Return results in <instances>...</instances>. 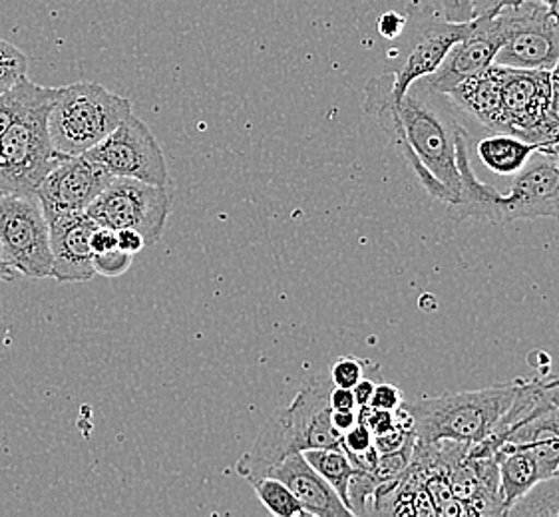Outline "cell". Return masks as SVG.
Masks as SVG:
<instances>
[{
	"label": "cell",
	"instance_id": "cell-1",
	"mask_svg": "<svg viewBox=\"0 0 559 517\" xmlns=\"http://www.w3.org/2000/svg\"><path fill=\"white\" fill-rule=\"evenodd\" d=\"M331 388L329 372L309 376L292 405L269 418L251 450L237 461L236 472L247 482H253L293 454L319 448L343 450V434L331 422Z\"/></svg>",
	"mask_w": 559,
	"mask_h": 517
},
{
	"label": "cell",
	"instance_id": "cell-2",
	"mask_svg": "<svg viewBox=\"0 0 559 517\" xmlns=\"http://www.w3.org/2000/svg\"><path fill=\"white\" fill-rule=\"evenodd\" d=\"M520 378L484 390H462L404 402L418 442L454 440L476 444L488 438L514 402Z\"/></svg>",
	"mask_w": 559,
	"mask_h": 517
},
{
	"label": "cell",
	"instance_id": "cell-3",
	"mask_svg": "<svg viewBox=\"0 0 559 517\" xmlns=\"http://www.w3.org/2000/svg\"><path fill=\"white\" fill-rule=\"evenodd\" d=\"M396 110L414 156L454 195L456 203L460 193L456 135L462 130L456 120L459 108L444 94L428 91L423 82H414L401 101H396Z\"/></svg>",
	"mask_w": 559,
	"mask_h": 517
},
{
	"label": "cell",
	"instance_id": "cell-4",
	"mask_svg": "<svg viewBox=\"0 0 559 517\" xmlns=\"http://www.w3.org/2000/svg\"><path fill=\"white\" fill-rule=\"evenodd\" d=\"M132 113V101L96 82L58 88L48 113V134L62 156H84Z\"/></svg>",
	"mask_w": 559,
	"mask_h": 517
},
{
	"label": "cell",
	"instance_id": "cell-5",
	"mask_svg": "<svg viewBox=\"0 0 559 517\" xmlns=\"http://www.w3.org/2000/svg\"><path fill=\"white\" fill-rule=\"evenodd\" d=\"M0 251L16 275L52 277L50 226L34 193H0Z\"/></svg>",
	"mask_w": 559,
	"mask_h": 517
},
{
	"label": "cell",
	"instance_id": "cell-6",
	"mask_svg": "<svg viewBox=\"0 0 559 517\" xmlns=\"http://www.w3.org/2000/svg\"><path fill=\"white\" fill-rule=\"evenodd\" d=\"M57 98L40 101L19 116L0 135V159L11 192L34 193L46 173L67 156L58 154L48 134V113Z\"/></svg>",
	"mask_w": 559,
	"mask_h": 517
},
{
	"label": "cell",
	"instance_id": "cell-7",
	"mask_svg": "<svg viewBox=\"0 0 559 517\" xmlns=\"http://www.w3.org/2000/svg\"><path fill=\"white\" fill-rule=\"evenodd\" d=\"M171 195L168 185H154L130 178H114L90 203L86 214L98 226L140 231L146 243H157L168 224Z\"/></svg>",
	"mask_w": 559,
	"mask_h": 517
},
{
	"label": "cell",
	"instance_id": "cell-8",
	"mask_svg": "<svg viewBox=\"0 0 559 517\" xmlns=\"http://www.w3.org/2000/svg\"><path fill=\"white\" fill-rule=\"evenodd\" d=\"M498 14L502 46L493 64L524 70H548L559 62V24L537 0L506 7Z\"/></svg>",
	"mask_w": 559,
	"mask_h": 517
},
{
	"label": "cell",
	"instance_id": "cell-9",
	"mask_svg": "<svg viewBox=\"0 0 559 517\" xmlns=\"http://www.w3.org/2000/svg\"><path fill=\"white\" fill-rule=\"evenodd\" d=\"M84 156L108 169L114 178L168 185L166 156L152 130L134 113H130L112 134L106 135L98 146L88 149Z\"/></svg>",
	"mask_w": 559,
	"mask_h": 517
},
{
	"label": "cell",
	"instance_id": "cell-10",
	"mask_svg": "<svg viewBox=\"0 0 559 517\" xmlns=\"http://www.w3.org/2000/svg\"><path fill=\"white\" fill-rule=\"evenodd\" d=\"M542 217L559 219V161L537 147L515 173L510 193L498 200L493 226Z\"/></svg>",
	"mask_w": 559,
	"mask_h": 517
},
{
	"label": "cell",
	"instance_id": "cell-11",
	"mask_svg": "<svg viewBox=\"0 0 559 517\" xmlns=\"http://www.w3.org/2000/svg\"><path fill=\"white\" fill-rule=\"evenodd\" d=\"M112 173L86 156H67L60 159L40 181L36 197L48 224L70 214H86L90 203L100 195Z\"/></svg>",
	"mask_w": 559,
	"mask_h": 517
},
{
	"label": "cell",
	"instance_id": "cell-12",
	"mask_svg": "<svg viewBox=\"0 0 559 517\" xmlns=\"http://www.w3.org/2000/svg\"><path fill=\"white\" fill-rule=\"evenodd\" d=\"M500 124L498 132L520 135L532 142L551 92V72L500 67Z\"/></svg>",
	"mask_w": 559,
	"mask_h": 517
},
{
	"label": "cell",
	"instance_id": "cell-13",
	"mask_svg": "<svg viewBox=\"0 0 559 517\" xmlns=\"http://www.w3.org/2000/svg\"><path fill=\"white\" fill-rule=\"evenodd\" d=\"M502 46V33L498 14H480L474 19L472 33L452 46L444 62L435 74L418 80L428 91L450 94L462 82L474 79L492 67L496 55Z\"/></svg>",
	"mask_w": 559,
	"mask_h": 517
},
{
	"label": "cell",
	"instance_id": "cell-14",
	"mask_svg": "<svg viewBox=\"0 0 559 517\" xmlns=\"http://www.w3.org/2000/svg\"><path fill=\"white\" fill-rule=\"evenodd\" d=\"M50 226L52 277L58 282H88L94 279L92 233L98 224L88 214L62 215Z\"/></svg>",
	"mask_w": 559,
	"mask_h": 517
},
{
	"label": "cell",
	"instance_id": "cell-15",
	"mask_svg": "<svg viewBox=\"0 0 559 517\" xmlns=\"http://www.w3.org/2000/svg\"><path fill=\"white\" fill-rule=\"evenodd\" d=\"M474 28V19L468 23H430L414 43L411 55L406 57L403 67L392 72V98L401 101L404 94L413 86L414 82L435 74L440 64L444 62L452 46L464 40Z\"/></svg>",
	"mask_w": 559,
	"mask_h": 517
},
{
	"label": "cell",
	"instance_id": "cell-16",
	"mask_svg": "<svg viewBox=\"0 0 559 517\" xmlns=\"http://www.w3.org/2000/svg\"><path fill=\"white\" fill-rule=\"evenodd\" d=\"M267 476L281 480L292 490L299 500L307 516L313 517H343L353 516V512L345 506L335 488L324 480L321 473L314 470L302 454H293L289 458L280 461Z\"/></svg>",
	"mask_w": 559,
	"mask_h": 517
},
{
	"label": "cell",
	"instance_id": "cell-17",
	"mask_svg": "<svg viewBox=\"0 0 559 517\" xmlns=\"http://www.w3.org/2000/svg\"><path fill=\"white\" fill-rule=\"evenodd\" d=\"M456 164H459L460 193L456 203L450 205V215L454 219H474V221L493 226L496 205L502 197V193L476 178L472 169L471 154H468V132L464 125L456 135Z\"/></svg>",
	"mask_w": 559,
	"mask_h": 517
},
{
	"label": "cell",
	"instance_id": "cell-18",
	"mask_svg": "<svg viewBox=\"0 0 559 517\" xmlns=\"http://www.w3.org/2000/svg\"><path fill=\"white\" fill-rule=\"evenodd\" d=\"M537 147L539 144L527 142L520 135L492 132L476 144V154L490 171L510 178L526 166L527 159Z\"/></svg>",
	"mask_w": 559,
	"mask_h": 517
},
{
	"label": "cell",
	"instance_id": "cell-19",
	"mask_svg": "<svg viewBox=\"0 0 559 517\" xmlns=\"http://www.w3.org/2000/svg\"><path fill=\"white\" fill-rule=\"evenodd\" d=\"M58 88H48V86H38L28 79H23L19 84H14L11 91L0 92V135L9 130V125L23 116L26 110H31L40 101L52 100L57 98Z\"/></svg>",
	"mask_w": 559,
	"mask_h": 517
},
{
	"label": "cell",
	"instance_id": "cell-20",
	"mask_svg": "<svg viewBox=\"0 0 559 517\" xmlns=\"http://www.w3.org/2000/svg\"><path fill=\"white\" fill-rule=\"evenodd\" d=\"M305 460L313 466L317 472L323 476L329 484L335 488L336 494L347 506V488L350 476L357 472V468L350 464L347 454L341 448H319V450L302 452ZM348 507V506H347Z\"/></svg>",
	"mask_w": 559,
	"mask_h": 517
},
{
	"label": "cell",
	"instance_id": "cell-21",
	"mask_svg": "<svg viewBox=\"0 0 559 517\" xmlns=\"http://www.w3.org/2000/svg\"><path fill=\"white\" fill-rule=\"evenodd\" d=\"M506 516L559 517V472L537 482L514 506L508 507Z\"/></svg>",
	"mask_w": 559,
	"mask_h": 517
},
{
	"label": "cell",
	"instance_id": "cell-22",
	"mask_svg": "<svg viewBox=\"0 0 559 517\" xmlns=\"http://www.w3.org/2000/svg\"><path fill=\"white\" fill-rule=\"evenodd\" d=\"M249 484L253 485L259 502L267 507L273 516L309 517L292 490L283 484L281 480H277V478L263 476V478H258V480H253Z\"/></svg>",
	"mask_w": 559,
	"mask_h": 517
},
{
	"label": "cell",
	"instance_id": "cell-23",
	"mask_svg": "<svg viewBox=\"0 0 559 517\" xmlns=\"http://www.w3.org/2000/svg\"><path fill=\"white\" fill-rule=\"evenodd\" d=\"M414 444H416V436L408 440L403 448L379 456L377 468L370 472L374 476L377 484H391L406 472V468L411 466V460H413Z\"/></svg>",
	"mask_w": 559,
	"mask_h": 517
},
{
	"label": "cell",
	"instance_id": "cell-24",
	"mask_svg": "<svg viewBox=\"0 0 559 517\" xmlns=\"http://www.w3.org/2000/svg\"><path fill=\"white\" fill-rule=\"evenodd\" d=\"M28 58L21 48L0 38V92L11 91L14 84L26 79Z\"/></svg>",
	"mask_w": 559,
	"mask_h": 517
},
{
	"label": "cell",
	"instance_id": "cell-25",
	"mask_svg": "<svg viewBox=\"0 0 559 517\" xmlns=\"http://www.w3.org/2000/svg\"><path fill=\"white\" fill-rule=\"evenodd\" d=\"M377 480L370 472H357L350 476L347 488V506L353 516H367L370 514L369 504H372V497L377 492Z\"/></svg>",
	"mask_w": 559,
	"mask_h": 517
},
{
	"label": "cell",
	"instance_id": "cell-26",
	"mask_svg": "<svg viewBox=\"0 0 559 517\" xmlns=\"http://www.w3.org/2000/svg\"><path fill=\"white\" fill-rule=\"evenodd\" d=\"M559 137V76L551 72V92H549L548 106L542 113V120L534 130L532 142L534 144H546Z\"/></svg>",
	"mask_w": 559,
	"mask_h": 517
},
{
	"label": "cell",
	"instance_id": "cell-27",
	"mask_svg": "<svg viewBox=\"0 0 559 517\" xmlns=\"http://www.w3.org/2000/svg\"><path fill=\"white\" fill-rule=\"evenodd\" d=\"M367 369L369 364L362 359L357 357H341L331 364V383L333 386H341V388H355L360 378L367 376Z\"/></svg>",
	"mask_w": 559,
	"mask_h": 517
},
{
	"label": "cell",
	"instance_id": "cell-28",
	"mask_svg": "<svg viewBox=\"0 0 559 517\" xmlns=\"http://www.w3.org/2000/svg\"><path fill=\"white\" fill-rule=\"evenodd\" d=\"M132 261L134 255L126 253L122 249H110L104 253H94V270L96 275H102L106 279H116L132 267Z\"/></svg>",
	"mask_w": 559,
	"mask_h": 517
},
{
	"label": "cell",
	"instance_id": "cell-29",
	"mask_svg": "<svg viewBox=\"0 0 559 517\" xmlns=\"http://www.w3.org/2000/svg\"><path fill=\"white\" fill-rule=\"evenodd\" d=\"M524 0H472V7H474V19L480 16V14H496V12L502 11L506 7H518L522 4ZM542 2L549 14L556 19V23L559 24V0H537Z\"/></svg>",
	"mask_w": 559,
	"mask_h": 517
},
{
	"label": "cell",
	"instance_id": "cell-30",
	"mask_svg": "<svg viewBox=\"0 0 559 517\" xmlns=\"http://www.w3.org/2000/svg\"><path fill=\"white\" fill-rule=\"evenodd\" d=\"M358 422H362L369 428L372 436H379L382 432L396 426L394 422V412L391 410H381V408H372V406H362L358 408Z\"/></svg>",
	"mask_w": 559,
	"mask_h": 517
},
{
	"label": "cell",
	"instance_id": "cell-31",
	"mask_svg": "<svg viewBox=\"0 0 559 517\" xmlns=\"http://www.w3.org/2000/svg\"><path fill=\"white\" fill-rule=\"evenodd\" d=\"M403 402L404 396L399 386H394V384L389 383H381L374 386V393H372L369 406L394 412V410H396L399 406L403 405Z\"/></svg>",
	"mask_w": 559,
	"mask_h": 517
},
{
	"label": "cell",
	"instance_id": "cell-32",
	"mask_svg": "<svg viewBox=\"0 0 559 517\" xmlns=\"http://www.w3.org/2000/svg\"><path fill=\"white\" fill-rule=\"evenodd\" d=\"M413 436L414 432H408V430H404V428L396 424V426L391 428V430H386V432H382L379 436H374L372 446L377 448L379 454H389V452L403 448L404 444L413 438Z\"/></svg>",
	"mask_w": 559,
	"mask_h": 517
},
{
	"label": "cell",
	"instance_id": "cell-33",
	"mask_svg": "<svg viewBox=\"0 0 559 517\" xmlns=\"http://www.w3.org/2000/svg\"><path fill=\"white\" fill-rule=\"evenodd\" d=\"M372 432L365 426L362 422H357L348 432L343 434V450L345 452H365L372 446Z\"/></svg>",
	"mask_w": 559,
	"mask_h": 517
},
{
	"label": "cell",
	"instance_id": "cell-34",
	"mask_svg": "<svg viewBox=\"0 0 559 517\" xmlns=\"http://www.w3.org/2000/svg\"><path fill=\"white\" fill-rule=\"evenodd\" d=\"M442 11L450 23H468L474 19L472 0H442Z\"/></svg>",
	"mask_w": 559,
	"mask_h": 517
},
{
	"label": "cell",
	"instance_id": "cell-35",
	"mask_svg": "<svg viewBox=\"0 0 559 517\" xmlns=\"http://www.w3.org/2000/svg\"><path fill=\"white\" fill-rule=\"evenodd\" d=\"M116 236H118V249H122V251L130 253V255L140 253L147 245L144 236L140 231H135V229H118Z\"/></svg>",
	"mask_w": 559,
	"mask_h": 517
},
{
	"label": "cell",
	"instance_id": "cell-36",
	"mask_svg": "<svg viewBox=\"0 0 559 517\" xmlns=\"http://www.w3.org/2000/svg\"><path fill=\"white\" fill-rule=\"evenodd\" d=\"M90 243H92L94 253H104V251L118 248V236L110 227L98 226L94 229Z\"/></svg>",
	"mask_w": 559,
	"mask_h": 517
},
{
	"label": "cell",
	"instance_id": "cell-37",
	"mask_svg": "<svg viewBox=\"0 0 559 517\" xmlns=\"http://www.w3.org/2000/svg\"><path fill=\"white\" fill-rule=\"evenodd\" d=\"M329 405H331V410H357L358 408L353 388H341V386L331 388Z\"/></svg>",
	"mask_w": 559,
	"mask_h": 517
},
{
	"label": "cell",
	"instance_id": "cell-38",
	"mask_svg": "<svg viewBox=\"0 0 559 517\" xmlns=\"http://www.w3.org/2000/svg\"><path fill=\"white\" fill-rule=\"evenodd\" d=\"M331 422H333V426H335L341 434H345V432H348L350 428L357 424L358 408L357 410H333V412H331Z\"/></svg>",
	"mask_w": 559,
	"mask_h": 517
},
{
	"label": "cell",
	"instance_id": "cell-39",
	"mask_svg": "<svg viewBox=\"0 0 559 517\" xmlns=\"http://www.w3.org/2000/svg\"><path fill=\"white\" fill-rule=\"evenodd\" d=\"M374 386H377V383H374L372 378H367V376L358 381L357 386L353 388V394H355V400H357L358 408L369 406L372 393H374Z\"/></svg>",
	"mask_w": 559,
	"mask_h": 517
},
{
	"label": "cell",
	"instance_id": "cell-40",
	"mask_svg": "<svg viewBox=\"0 0 559 517\" xmlns=\"http://www.w3.org/2000/svg\"><path fill=\"white\" fill-rule=\"evenodd\" d=\"M16 277V273L9 267V263L2 257V251H0V281H12Z\"/></svg>",
	"mask_w": 559,
	"mask_h": 517
},
{
	"label": "cell",
	"instance_id": "cell-41",
	"mask_svg": "<svg viewBox=\"0 0 559 517\" xmlns=\"http://www.w3.org/2000/svg\"><path fill=\"white\" fill-rule=\"evenodd\" d=\"M539 149H542V152H546L549 156H554V158L559 161V137L551 140V142H546V144H542Z\"/></svg>",
	"mask_w": 559,
	"mask_h": 517
},
{
	"label": "cell",
	"instance_id": "cell-42",
	"mask_svg": "<svg viewBox=\"0 0 559 517\" xmlns=\"http://www.w3.org/2000/svg\"><path fill=\"white\" fill-rule=\"evenodd\" d=\"M7 192H11V183H9V178H7L4 168H2V159H0V193Z\"/></svg>",
	"mask_w": 559,
	"mask_h": 517
},
{
	"label": "cell",
	"instance_id": "cell-43",
	"mask_svg": "<svg viewBox=\"0 0 559 517\" xmlns=\"http://www.w3.org/2000/svg\"><path fill=\"white\" fill-rule=\"evenodd\" d=\"M551 72H554V74H556V76H559V62H558V64H556V68H554V70H551Z\"/></svg>",
	"mask_w": 559,
	"mask_h": 517
},
{
	"label": "cell",
	"instance_id": "cell-44",
	"mask_svg": "<svg viewBox=\"0 0 559 517\" xmlns=\"http://www.w3.org/2000/svg\"><path fill=\"white\" fill-rule=\"evenodd\" d=\"M558 376H559V374H558Z\"/></svg>",
	"mask_w": 559,
	"mask_h": 517
}]
</instances>
